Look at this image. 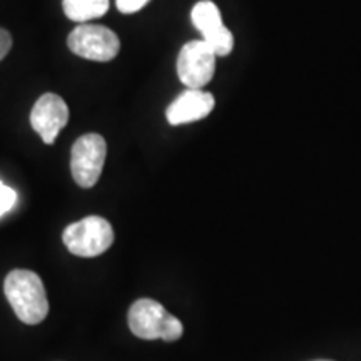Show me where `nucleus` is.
<instances>
[{
    "label": "nucleus",
    "mask_w": 361,
    "mask_h": 361,
    "mask_svg": "<svg viewBox=\"0 0 361 361\" xmlns=\"http://www.w3.org/2000/svg\"><path fill=\"white\" fill-rule=\"evenodd\" d=\"M216 54L202 39L184 44L178 57L179 80L188 89H202L213 79Z\"/></svg>",
    "instance_id": "6"
},
{
    "label": "nucleus",
    "mask_w": 361,
    "mask_h": 361,
    "mask_svg": "<svg viewBox=\"0 0 361 361\" xmlns=\"http://www.w3.org/2000/svg\"><path fill=\"white\" fill-rule=\"evenodd\" d=\"M128 323L133 335L141 340L178 341L184 333L183 323L151 298H142L130 306Z\"/></svg>",
    "instance_id": "2"
},
{
    "label": "nucleus",
    "mask_w": 361,
    "mask_h": 361,
    "mask_svg": "<svg viewBox=\"0 0 361 361\" xmlns=\"http://www.w3.org/2000/svg\"><path fill=\"white\" fill-rule=\"evenodd\" d=\"M69 123V107L57 94L47 92L40 96L30 112V126L45 144L56 142L59 133Z\"/></svg>",
    "instance_id": "8"
},
{
    "label": "nucleus",
    "mask_w": 361,
    "mask_h": 361,
    "mask_svg": "<svg viewBox=\"0 0 361 361\" xmlns=\"http://www.w3.org/2000/svg\"><path fill=\"white\" fill-rule=\"evenodd\" d=\"M62 7L67 19L89 24V20L106 16L109 11V0H62Z\"/></svg>",
    "instance_id": "10"
},
{
    "label": "nucleus",
    "mask_w": 361,
    "mask_h": 361,
    "mask_svg": "<svg viewBox=\"0 0 361 361\" xmlns=\"http://www.w3.org/2000/svg\"><path fill=\"white\" fill-rule=\"evenodd\" d=\"M67 47L75 56L96 62H109L119 54V37L104 25L80 24L67 37Z\"/></svg>",
    "instance_id": "5"
},
{
    "label": "nucleus",
    "mask_w": 361,
    "mask_h": 361,
    "mask_svg": "<svg viewBox=\"0 0 361 361\" xmlns=\"http://www.w3.org/2000/svg\"><path fill=\"white\" fill-rule=\"evenodd\" d=\"M17 201V192L0 180V218L12 209Z\"/></svg>",
    "instance_id": "11"
},
{
    "label": "nucleus",
    "mask_w": 361,
    "mask_h": 361,
    "mask_svg": "<svg viewBox=\"0 0 361 361\" xmlns=\"http://www.w3.org/2000/svg\"><path fill=\"white\" fill-rule=\"evenodd\" d=\"M192 24L200 30L202 40L213 49L218 57L229 56L234 47L231 30L223 24L218 6L211 0H201L192 7Z\"/></svg>",
    "instance_id": "7"
},
{
    "label": "nucleus",
    "mask_w": 361,
    "mask_h": 361,
    "mask_svg": "<svg viewBox=\"0 0 361 361\" xmlns=\"http://www.w3.org/2000/svg\"><path fill=\"white\" fill-rule=\"evenodd\" d=\"M7 301L25 324H39L49 314V300L39 274L29 269H13L4 283Z\"/></svg>",
    "instance_id": "1"
},
{
    "label": "nucleus",
    "mask_w": 361,
    "mask_h": 361,
    "mask_svg": "<svg viewBox=\"0 0 361 361\" xmlns=\"http://www.w3.org/2000/svg\"><path fill=\"white\" fill-rule=\"evenodd\" d=\"M12 47V35L6 29H0V61L7 56Z\"/></svg>",
    "instance_id": "13"
},
{
    "label": "nucleus",
    "mask_w": 361,
    "mask_h": 361,
    "mask_svg": "<svg viewBox=\"0 0 361 361\" xmlns=\"http://www.w3.org/2000/svg\"><path fill=\"white\" fill-rule=\"evenodd\" d=\"M214 109L213 94L201 89H186L166 111L171 126L196 123L204 119Z\"/></svg>",
    "instance_id": "9"
},
{
    "label": "nucleus",
    "mask_w": 361,
    "mask_h": 361,
    "mask_svg": "<svg viewBox=\"0 0 361 361\" xmlns=\"http://www.w3.org/2000/svg\"><path fill=\"white\" fill-rule=\"evenodd\" d=\"M107 146L101 134H84L71 151V173L80 188H94L101 178L106 162Z\"/></svg>",
    "instance_id": "4"
},
{
    "label": "nucleus",
    "mask_w": 361,
    "mask_h": 361,
    "mask_svg": "<svg viewBox=\"0 0 361 361\" xmlns=\"http://www.w3.org/2000/svg\"><path fill=\"white\" fill-rule=\"evenodd\" d=\"M62 241L72 255L80 258H96L112 246L114 229L109 221L101 216H87L67 226Z\"/></svg>",
    "instance_id": "3"
},
{
    "label": "nucleus",
    "mask_w": 361,
    "mask_h": 361,
    "mask_svg": "<svg viewBox=\"0 0 361 361\" xmlns=\"http://www.w3.org/2000/svg\"><path fill=\"white\" fill-rule=\"evenodd\" d=\"M149 0H116V6L119 12L123 13H134L146 6Z\"/></svg>",
    "instance_id": "12"
}]
</instances>
